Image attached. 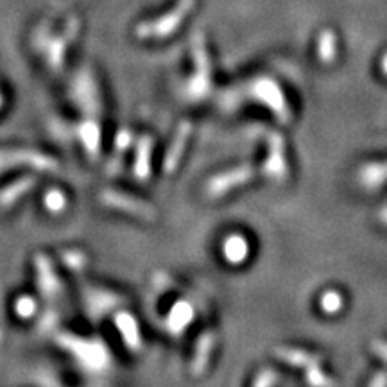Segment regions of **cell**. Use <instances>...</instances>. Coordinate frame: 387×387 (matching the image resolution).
I'll return each mask as SVG.
<instances>
[{"label": "cell", "mask_w": 387, "mask_h": 387, "mask_svg": "<svg viewBox=\"0 0 387 387\" xmlns=\"http://www.w3.org/2000/svg\"><path fill=\"white\" fill-rule=\"evenodd\" d=\"M196 0H180L176 8L163 13V16L151 22H144L137 27L138 38H165L178 31V27L187 20L188 13L194 9Z\"/></svg>", "instance_id": "6da1fadb"}, {"label": "cell", "mask_w": 387, "mask_h": 387, "mask_svg": "<svg viewBox=\"0 0 387 387\" xmlns=\"http://www.w3.org/2000/svg\"><path fill=\"white\" fill-rule=\"evenodd\" d=\"M251 92H253L255 99H258L262 104H265L280 122L287 124L289 120H291V112H289L287 100H285L284 92H282V88L276 85L275 81H257L253 85V88H251Z\"/></svg>", "instance_id": "7a4b0ae2"}, {"label": "cell", "mask_w": 387, "mask_h": 387, "mask_svg": "<svg viewBox=\"0 0 387 387\" xmlns=\"http://www.w3.org/2000/svg\"><path fill=\"white\" fill-rule=\"evenodd\" d=\"M264 171L272 180H284L289 174V165L284 153V140L280 134H272L269 138V156L264 165Z\"/></svg>", "instance_id": "3957f363"}, {"label": "cell", "mask_w": 387, "mask_h": 387, "mask_svg": "<svg viewBox=\"0 0 387 387\" xmlns=\"http://www.w3.org/2000/svg\"><path fill=\"white\" fill-rule=\"evenodd\" d=\"M253 176H255L253 167H250V165H244V167H238V169L231 171L230 174H223V176H219L217 180L212 181L210 192L214 194V196H219V194H224V192L235 188L237 185L250 181Z\"/></svg>", "instance_id": "277c9868"}, {"label": "cell", "mask_w": 387, "mask_h": 387, "mask_svg": "<svg viewBox=\"0 0 387 387\" xmlns=\"http://www.w3.org/2000/svg\"><path fill=\"white\" fill-rule=\"evenodd\" d=\"M248 255H250V244H248V238L244 235L233 233L224 238L223 257L228 264H242V262H246Z\"/></svg>", "instance_id": "5b68a950"}, {"label": "cell", "mask_w": 387, "mask_h": 387, "mask_svg": "<svg viewBox=\"0 0 387 387\" xmlns=\"http://www.w3.org/2000/svg\"><path fill=\"white\" fill-rule=\"evenodd\" d=\"M278 357L282 361L289 362L291 366H298V368H314V366L321 364V357L312 355V353L301 352V350H292V348H278L276 350Z\"/></svg>", "instance_id": "8992f818"}, {"label": "cell", "mask_w": 387, "mask_h": 387, "mask_svg": "<svg viewBox=\"0 0 387 387\" xmlns=\"http://www.w3.org/2000/svg\"><path fill=\"white\" fill-rule=\"evenodd\" d=\"M335 54H337V38H335L334 31L325 29V31L319 35L318 40V56L323 63H332L335 59Z\"/></svg>", "instance_id": "52a82bcc"}, {"label": "cell", "mask_w": 387, "mask_h": 387, "mask_svg": "<svg viewBox=\"0 0 387 387\" xmlns=\"http://www.w3.org/2000/svg\"><path fill=\"white\" fill-rule=\"evenodd\" d=\"M361 181L368 188H376L387 181L386 163H369L361 171Z\"/></svg>", "instance_id": "ba28073f"}, {"label": "cell", "mask_w": 387, "mask_h": 387, "mask_svg": "<svg viewBox=\"0 0 387 387\" xmlns=\"http://www.w3.org/2000/svg\"><path fill=\"white\" fill-rule=\"evenodd\" d=\"M342 305H345V299L337 291H326L321 296V308L326 314H335V312L341 311Z\"/></svg>", "instance_id": "9c48e42d"}, {"label": "cell", "mask_w": 387, "mask_h": 387, "mask_svg": "<svg viewBox=\"0 0 387 387\" xmlns=\"http://www.w3.org/2000/svg\"><path fill=\"white\" fill-rule=\"evenodd\" d=\"M307 382L312 383V386H332L334 383L328 376H325V373L319 371V366L307 369Z\"/></svg>", "instance_id": "30bf717a"}, {"label": "cell", "mask_w": 387, "mask_h": 387, "mask_svg": "<svg viewBox=\"0 0 387 387\" xmlns=\"http://www.w3.org/2000/svg\"><path fill=\"white\" fill-rule=\"evenodd\" d=\"M45 201H47V208H49V210H52V212H62L63 208H65V204H67V200L65 197H63V194L62 192H49V194H47V197H45Z\"/></svg>", "instance_id": "8fae6325"}, {"label": "cell", "mask_w": 387, "mask_h": 387, "mask_svg": "<svg viewBox=\"0 0 387 387\" xmlns=\"http://www.w3.org/2000/svg\"><path fill=\"white\" fill-rule=\"evenodd\" d=\"M371 348H373V352L376 353V355L382 357L383 361L387 362V342L386 341H375L371 345Z\"/></svg>", "instance_id": "7c38bea8"}, {"label": "cell", "mask_w": 387, "mask_h": 387, "mask_svg": "<svg viewBox=\"0 0 387 387\" xmlns=\"http://www.w3.org/2000/svg\"><path fill=\"white\" fill-rule=\"evenodd\" d=\"M262 379H257L255 380V386H265V383H272L276 380V375H275V371H264L262 373Z\"/></svg>", "instance_id": "4fadbf2b"}, {"label": "cell", "mask_w": 387, "mask_h": 387, "mask_svg": "<svg viewBox=\"0 0 387 387\" xmlns=\"http://www.w3.org/2000/svg\"><path fill=\"white\" fill-rule=\"evenodd\" d=\"M369 383H371L373 387L387 386V375H386V373H379V376H376V379H373Z\"/></svg>", "instance_id": "5bb4252c"}, {"label": "cell", "mask_w": 387, "mask_h": 387, "mask_svg": "<svg viewBox=\"0 0 387 387\" xmlns=\"http://www.w3.org/2000/svg\"><path fill=\"white\" fill-rule=\"evenodd\" d=\"M379 219H380V221H382L383 224H387V208H382V210H380Z\"/></svg>", "instance_id": "9a60e30c"}, {"label": "cell", "mask_w": 387, "mask_h": 387, "mask_svg": "<svg viewBox=\"0 0 387 387\" xmlns=\"http://www.w3.org/2000/svg\"><path fill=\"white\" fill-rule=\"evenodd\" d=\"M382 72H383V76H387V54L383 56V59H382Z\"/></svg>", "instance_id": "2e32d148"}, {"label": "cell", "mask_w": 387, "mask_h": 387, "mask_svg": "<svg viewBox=\"0 0 387 387\" xmlns=\"http://www.w3.org/2000/svg\"><path fill=\"white\" fill-rule=\"evenodd\" d=\"M386 167H387V163H386Z\"/></svg>", "instance_id": "e0dca14e"}]
</instances>
